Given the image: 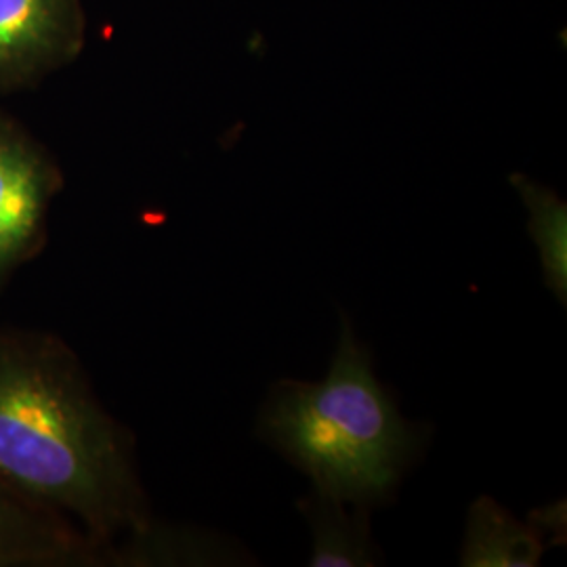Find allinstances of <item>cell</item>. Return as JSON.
<instances>
[{"label": "cell", "mask_w": 567, "mask_h": 567, "mask_svg": "<svg viewBox=\"0 0 567 567\" xmlns=\"http://www.w3.org/2000/svg\"><path fill=\"white\" fill-rule=\"evenodd\" d=\"M511 183L526 204L527 231L538 248L543 278L555 299L567 305V206L555 192L524 175H511Z\"/></svg>", "instance_id": "52a82bcc"}, {"label": "cell", "mask_w": 567, "mask_h": 567, "mask_svg": "<svg viewBox=\"0 0 567 567\" xmlns=\"http://www.w3.org/2000/svg\"><path fill=\"white\" fill-rule=\"evenodd\" d=\"M103 557L82 529L0 486V567L95 566Z\"/></svg>", "instance_id": "277c9868"}, {"label": "cell", "mask_w": 567, "mask_h": 567, "mask_svg": "<svg viewBox=\"0 0 567 567\" xmlns=\"http://www.w3.org/2000/svg\"><path fill=\"white\" fill-rule=\"evenodd\" d=\"M55 175L34 143L0 121V284L42 240Z\"/></svg>", "instance_id": "3957f363"}, {"label": "cell", "mask_w": 567, "mask_h": 567, "mask_svg": "<svg viewBox=\"0 0 567 567\" xmlns=\"http://www.w3.org/2000/svg\"><path fill=\"white\" fill-rule=\"evenodd\" d=\"M311 527L313 567H372L381 564L370 527V508L353 507L311 492L299 503Z\"/></svg>", "instance_id": "5b68a950"}, {"label": "cell", "mask_w": 567, "mask_h": 567, "mask_svg": "<svg viewBox=\"0 0 567 567\" xmlns=\"http://www.w3.org/2000/svg\"><path fill=\"white\" fill-rule=\"evenodd\" d=\"M332 364L320 383L282 379L267 393L257 435L311 480L313 492L353 507H385L429 442L405 421L341 313Z\"/></svg>", "instance_id": "7a4b0ae2"}, {"label": "cell", "mask_w": 567, "mask_h": 567, "mask_svg": "<svg viewBox=\"0 0 567 567\" xmlns=\"http://www.w3.org/2000/svg\"><path fill=\"white\" fill-rule=\"evenodd\" d=\"M61 30V0H0V70L37 58Z\"/></svg>", "instance_id": "ba28073f"}, {"label": "cell", "mask_w": 567, "mask_h": 567, "mask_svg": "<svg viewBox=\"0 0 567 567\" xmlns=\"http://www.w3.org/2000/svg\"><path fill=\"white\" fill-rule=\"evenodd\" d=\"M0 486L82 529L103 557L152 524L133 440L53 337L0 330Z\"/></svg>", "instance_id": "6da1fadb"}, {"label": "cell", "mask_w": 567, "mask_h": 567, "mask_svg": "<svg viewBox=\"0 0 567 567\" xmlns=\"http://www.w3.org/2000/svg\"><path fill=\"white\" fill-rule=\"evenodd\" d=\"M545 548L538 527L522 524L496 501L482 496L468 508L461 566H538Z\"/></svg>", "instance_id": "8992f818"}]
</instances>
